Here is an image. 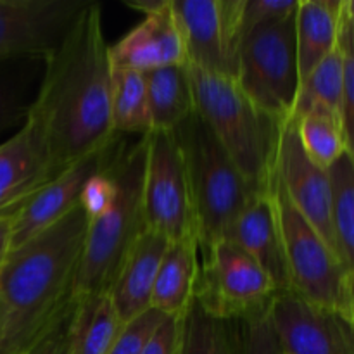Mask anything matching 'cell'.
Wrapping results in <instances>:
<instances>
[{
  "label": "cell",
  "mask_w": 354,
  "mask_h": 354,
  "mask_svg": "<svg viewBox=\"0 0 354 354\" xmlns=\"http://www.w3.org/2000/svg\"><path fill=\"white\" fill-rule=\"evenodd\" d=\"M109 47L100 6L88 2L61 44L44 59V78L26 121L44 137L57 175L120 137L111 123Z\"/></svg>",
  "instance_id": "6da1fadb"
},
{
  "label": "cell",
  "mask_w": 354,
  "mask_h": 354,
  "mask_svg": "<svg viewBox=\"0 0 354 354\" xmlns=\"http://www.w3.org/2000/svg\"><path fill=\"white\" fill-rule=\"evenodd\" d=\"M88 218L82 206L26 244L0 270V354H24L75 297Z\"/></svg>",
  "instance_id": "7a4b0ae2"
},
{
  "label": "cell",
  "mask_w": 354,
  "mask_h": 354,
  "mask_svg": "<svg viewBox=\"0 0 354 354\" xmlns=\"http://www.w3.org/2000/svg\"><path fill=\"white\" fill-rule=\"evenodd\" d=\"M189 73L196 113L244 178L258 190H268L283 124L259 109L235 78L190 66Z\"/></svg>",
  "instance_id": "3957f363"
},
{
  "label": "cell",
  "mask_w": 354,
  "mask_h": 354,
  "mask_svg": "<svg viewBox=\"0 0 354 354\" xmlns=\"http://www.w3.org/2000/svg\"><path fill=\"white\" fill-rule=\"evenodd\" d=\"M145 156L147 135L130 147L121 144L111 159L116 197L102 216L88 221L75 296L107 292L124 256L147 228L144 216Z\"/></svg>",
  "instance_id": "277c9868"
},
{
  "label": "cell",
  "mask_w": 354,
  "mask_h": 354,
  "mask_svg": "<svg viewBox=\"0 0 354 354\" xmlns=\"http://www.w3.org/2000/svg\"><path fill=\"white\" fill-rule=\"evenodd\" d=\"M185 166L199 252L227 241L234 223L256 194L213 131L194 111L175 130Z\"/></svg>",
  "instance_id": "5b68a950"
},
{
  "label": "cell",
  "mask_w": 354,
  "mask_h": 354,
  "mask_svg": "<svg viewBox=\"0 0 354 354\" xmlns=\"http://www.w3.org/2000/svg\"><path fill=\"white\" fill-rule=\"evenodd\" d=\"M270 190L282 230L290 292L354 322L351 286L341 259L294 207L277 175H273Z\"/></svg>",
  "instance_id": "8992f818"
},
{
  "label": "cell",
  "mask_w": 354,
  "mask_h": 354,
  "mask_svg": "<svg viewBox=\"0 0 354 354\" xmlns=\"http://www.w3.org/2000/svg\"><path fill=\"white\" fill-rule=\"evenodd\" d=\"M294 16L245 38L235 76L245 95L282 124L292 116L299 90Z\"/></svg>",
  "instance_id": "52a82bcc"
},
{
  "label": "cell",
  "mask_w": 354,
  "mask_h": 354,
  "mask_svg": "<svg viewBox=\"0 0 354 354\" xmlns=\"http://www.w3.org/2000/svg\"><path fill=\"white\" fill-rule=\"evenodd\" d=\"M194 299L223 318H241L266 311L279 294L268 273L232 241H220L199 252Z\"/></svg>",
  "instance_id": "ba28073f"
},
{
  "label": "cell",
  "mask_w": 354,
  "mask_h": 354,
  "mask_svg": "<svg viewBox=\"0 0 354 354\" xmlns=\"http://www.w3.org/2000/svg\"><path fill=\"white\" fill-rule=\"evenodd\" d=\"M144 216L149 230L169 242L197 241L189 182L175 131L147 135Z\"/></svg>",
  "instance_id": "9c48e42d"
},
{
  "label": "cell",
  "mask_w": 354,
  "mask_h": 354,
  "mask_svg": "<svg viewBox=\"0 0 354 354\" xmlns=\"http://www.w3.org/2000/svg\"><path fill=\"white\" fill-rule=\"evenodd\" d=\"M187 66L235 78L244 44V0H171Z\"/></svg>",
  "instance_id": "30bf717a"
},
{
  "label": "cell",
  "mask_w": 354,
  "mask_h": 354,
  "mask_svg": "<svg viewBox=\"0 0 354 354\" xmlns=\"http://www.w3.org/2000/svg\"><path fill=\"white\" fill-rule=\"evenodd\" d=\"M90 0H0V61L47 57Z\"/></svg>",
  "instance_id": "8fae6325"
},
{
  "label": "cell",
  "mask_w": 354,
  "mask_h": 354,
  "mask_svg": "<svg viewBox=\"0 0 354 354\" xmlns=\"http://www.w3.org/2000/svg\"><path fill=\"white\" fill-rule=\"evenodd\" d=\"M121 135L109 145L100 151L73 162L64 169L61 175L52 178L50 182L44 183L40 189L35 190L31 196L14 209L7 211L12 216V244L10 251L19 245L26 244L28 241L35 239L57 223L59 220L71 213L75 207L80 206V197L85 183L92 178L95 173L106 168L111 159L121 147Z\"/></svg>",
  "instance_id": "7c38bea8"
},
{
  "label": "cell",
  "mask_w": 354,
  "mask_h": 354,
  "mask_svg": "<svg viewBox=\"0 0 354 354\" xmlns=\"http://www.w3.org/2000/svg\"><path fill=\"white\" fill-rule=\"evenodd\" d=\"M275 175L294 207L303 214L304 220L320 234L332 252L341 259L334 230V216H332L334 199H332L330 176L327 169L318 168L306 156L294 120L287 121L280 133Z\"/></svg>",
  "instance_id": "4fadbf2b"
},
{
  "label": "cell",
  "mask_w": 354,
  "mask_h": 354,
  "mask_svg": "<svg viewBox=\"0 0 354 354\" xmlns=\"http://www.w3.org/2000/svg\"><path fill=\"white\" fill-rule=\"evenodd\" d=\"M270 320L286 354H354V322L308 303L294 292L277 294Z\"/></svg>",
  "instance_id": "5bb4252c"
},
{
  "label": "cell",
  "mask_w": 354,
  "mask_h": 354,
  "mask_svg": "<svg viewBox=\"0 0 354 354\" xmlns=\"http://www.w3.org/2000/svg\"><path fill=\"white\" fill-rule=\"evenodd\" d=\"M131 9L144 19L109 47L113 68L151 73L169 66H187V52L171 0H133Z\"/></svg>",
  "instance_id": "9a60e30c"
},
{
  "label": "cell",
  "mask_w": 354,
  "mask_h": 354,
  "mask_svg": "<svg viewBox=\"0 0 354 354\" xmlns=\"http://www.w3.org/2000/svg\"><path fill=\"white\" fill-rule=\"evenodd\" d=\"M227 241L244 249L275 283L279 294L290 292L282 230L272 190L256 194L239 214Z\"/></svg>",
  "instance_id": "2e32d148"
},
{
  "label": "cell",
  "mask_w": 354,
  "mask_h": 354,
  "mask_svg": "<svg viewBox=\"0 0 354 354\" xmlns=\"http://www.w3.org/2000/svg\"><path fill=\"white\" fill-rule=\"evenodd\" d=\"M47 145L33 123L0 145V211H10L44 183L55 178Z\"/></svg>",
  "instance_id": "e0dca14e"
},
{
  "label": "cell",
  "mask_w": 354,
  "mask_h": 354,
  "mask_svg": "<svg viewBox=\"0 0 354 354\" xmlns=\"http://www.w3.org/2000/svg\"><path fill=\"white\" fill-rule=\"evenodd\" d=\"M168 242L162 235L145 228L124 256L116 279L107 290L123 324L151 310L156 277Z\"/></svg>",
  "instance_id": "ac0fdd59"
},
{
  "label": "cell",
  "mask_w": 354,
  "mask_h": 354,
  "mask_svg": "<svg viewBox=\"0 0 354 354\" xmlns=\"http://www.w3.org/2000/svg\"><path fill=\"white\" fill-rule=\"evenodd\" d=\"M342 0H299L294 31L299 83L337 47Z\"/></svg>",
  "instance_id": "d6986e66"
},
{
  "label": "cell",
  "mask_w": 354,
  "mask_h": 354,
  "mask_svg": "<svg viewBox=\"0 0 354 354\" xmlns=\"http://www.w3.org/2000/svg\"><path fill=\"white\" fill-rule=\"evenodd\" d=\"M199 261L197 241L168 242L156 277L151 308L166 317H182L194 299Z\"/></svg>",
  "instance_id": "ffe728a7"
},
{
  "label": "cell",
  "mask_w": 354,
  "mask_h": 354,
  "mask_svg": "<svg viewBox=\"0 0 354 354\" xmlns=\"http://www.w3.org/2000/svg\"><path fill=\"white\" fill-rule=\"evenodd\" d=\"M75 297L68 354H109L124 325L109 294Z\"/></svg>",
  "instance_id": "44dd1931"
},
{
  "label": "cell",
  "mask_w": 354,
  "mask_h": 354,
  "mask_svg": "<svg viewBox=\"0 0 354 354\" xmlns=\"http://www.w3.org/2000/svg\"><path fill=\"white\" fill-rule=\"evenodd\" d=\"M145 88L152 131H175L196 111L189 66L145 73Z\"/></svg>",
  "instance_id": "7402d4cb"
},
{
  "label": "cell",
  "mask_w": 354,
  "mask_h": 354,
  "mask_svg": "<svg viewBox=\"0 0 354 354\" xmlns=\"http://www.w3.org/2000/svg\"><path fill=\"white\" fill-rule=\"evenodd\" d=\"M176 354H244V320L216 317L192 299L182 315Z\"/></svg>",
  "instance_id": "603a6c76"
},
{
  "label": "cell",
  "mask_w": 354,
  "mask_h": 354,
  "mask_svg": "<svg viewBox=\"0 0 354 354\" xmlns=\"http://www.w3.org/2000/svg\"><path fill=\"white\" fill-rule=\"evenodd\" d=\"M111 123L118 135L138 133L145 137L152 131L144 73L113 68Z\"/></svg>",
  "instance_id": "cb8c5ba5"
},
{
  "label": "cell",
  "mask_w": 354,
  "mask_h": 354,
  "mask_svg": "<svg viewBox=\"0 0 354 354\" xmlns=\"http://www.w3.org/2000/svg\"><path fill=\"white\" fill-rule=\"evenodd\" d=\"M332 183V216L337 239L339 254L349 277L354 317V158L344 152L328 168Z\"/></svg>",
  "instance_id": "d4e9b609"
},
{
  "label": "cell",
  "mask_w": 354,
  "mask_h": 354,
  "mask_svg": "<svg viewBox=\"0 0 354 354\" xmlns=\"http://www.w3.org/2000/svg\"><path fill=\"white\" fill-rule=\"evenodd\" d=\"M342 88H344V54L335 47L311 71L304 82L299 83L296 106L290 118H299L311 109H325L341 116Z\"/></svg>",
  "instance_id": "484cf974"
},
{
  "label": "cell",
  "mask_w": 354,
  "mask_h": 354,
  "mask_svg": "<svg viewBox=\"0 0 354 354\" xmlns=\"http://www.w3.org/2000/svg\"><path fill=\"white\" fill-rule=\"evenodd\" d=\"M296 121L301 145L308 158L322 169H327L346 152L341 116L325 109H311Z\"/></svg>",
  "instance_id": "4316f807"
},
{
  "label": "cell",
  "mask_w": 354,
  "mask_h": 354,
  "mask_svg": "<svg viewBox=\"0 0 354 354\" xmlns=\"http://www.w3.org/2000/svg\"><path fill=\"white\" fill-rule=\"evenodd\" d=\"M299 0H244L242 30L244 40L261 28L279 24L296 14Z\"/></svg>",
  "instance_id": "83f0119b"
},
{
  "label": "cell",
  "mask_w": 354,
  "mask_h": 354,
  "mask_svg": "<svg viewBox=\"0 0 354 354\" xmlns=\"http://www.w3.org/2000/svg\"><path fill=\"white\" fill-rule=\"evenodd\" d=\"M166 315L159 313L158 310L151 308L140 317L127 322L118 335L116 342L111 348L109 354H142L145 344L149 342L151 335L158 328V325L165 320Z\"/></svg>",
  "instance_id": "f1b7e54d"
},
{
  "label": "cell",
  "mask_w": 354,
  "mask_h": 354,
  "mask_svg": "<svg viewBox=\"0 0 354 354\" xmlns=\"http://www.w3.org/2000/svg\"><path fill=\"white\" fill-rule=\"evenodd\" d=\"M114 197H116V182H114L113 173H111L109 165H107L106 168L95 173L85 183L82 190V197H80V206L85 211L88 221H93L102 216L113 206Z\"/></svg>",
  "instance_id": "f546056e"
},
{
  "label": "cell",
  "mask_w": 354,
  "mask_h": 354,
  "mask_svg": "<svg viewBox=\"0 0 354 354\" xmlns=\"http://www.w3.org/2000/svg\"><path fill=\"white\" fill-rule=\"evenodd\" d=\"M30 106L31 104L24 100L23 88L17 80L0 69V133L19 121H26Z\"/></svg>",
  "instance_id": "4dcf8cb0"
},
{
  "label": "cell",
  "mask_w": 354,
  "mask_h": 354,
  "mask_svg": "<svg viewBox=\"0 0 354 354\" xmlns=\"http://www.w3.org/2000/svg\"><path fill=\"white\" fill-rule=\"evenodd\" d=\"M76 297H73L68 306L52 320L44 334L31 344L24 354H68L69 348V325L75 311Z\"/></svg>",
  "instance_id": "1f68e13d"
},
{
  "label": "cell",
  "mask_w": 354,
  "mask_h": 354,
  "mask_svg": "<svg viewBox=\"0 0 354 354\" xmlns=\"http://www.w3.org/2000/svg\"><path fill=\"white\" fill-rule=\"evenodd\" d=\"M279 339L266 311L244 320V354H280Z\"/></svg>",
  "instance_id": "d6a6232c"
},
{
  "label": "cell",
  "mask_w": 354,
  "mask_h": 354,
  "mask_svg": "<svg viewBox=\"0 0 354 354\" xmlns=\"http://www.w3.org/2000/svg\"><path fill=\"white\" fill-rule=\"evenodd\" d=\"M344 54V88H342L341 123L344 131L346 152L354 158V52L341 50Z\"/></svg>",
  "instance_id": "836d02e7"
},
{
  "label": "cell",
  "mask_w": 354,
  "mask_h": 354,
  "mask_svg": "<svg viewBox=\"0 0 354 354\" xmlns=\"http://www.w3.org/2000/svg\"><path fill=\"white\" fill-rule=\"evenodd\" d=\"M182 330V317H165L151 335L142 354H176Z\"/></svg>",
  "instance_id": "e575fe53"
},
{
  "label": "cell",
  "mask_w": 354,
  "mask_h": 354,
  "mask_svg": "<svg viewBox=\"0 0 354 354\" xmlns=\"http://www.w3.org/2000/svg\"><path fill=\"white\" fill-rule=\"evenodd\" d=\"M12 244V216L7 211H0V270L10 254Z\"/></svg>",
  "instance_id": "d590c367"
},
{
  "label": "cell",
  "mask_w": 354,
  "mask_h": 354,
  "mask_svg": "<svg viewBox=\"0 0 354 354\" xmlns=\"http://www.w3.org/2000/svg\"><path fill=\"white\" fill-rule=\"evenodd\" d=\"M342 12L348 19L354 21V0H342Z\"/></svg>",
  "instance_id": "8d00e7d4"
},
{
  "label": "cell",
  "mask_w": 354,
  "mask_h": 354,
  "mask_svg": "<svg viewBox=\"0 0 354 354\" xmlns=\"http://www.w3.org/2000/svg\"><path fill=\"white\" fill-rule=\"evenodd\" d=\"M2 318H3V313H2V304H0V332H2Z\"/></svg>",
  "instance_id": "74e56055"
},
{
  "label": "cell",
  "mask_w": 354,
  "mask_h": 354,
  "mask_svg": "<svg viewBox=\"0 0 354 354\" xmlns=\"http://www.w3.org/2000/svg\"><path fill=\"white\" fill-rule=\"evenodd\" d=\"M280 354H286V353H280Z\"/></svg>",
  "instance_id": "f35d334b"
}]
</instances>
